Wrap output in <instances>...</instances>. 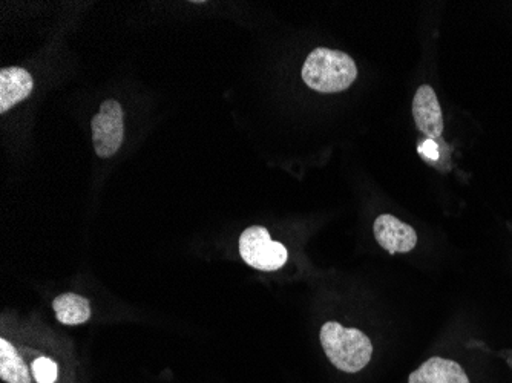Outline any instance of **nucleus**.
I'll return each instance as SVG.
<instances>
[{
  "label": "nucleus",
  "mask_w": 512,
  "mask_h": 383,
  "mask_svg": "<svg viewBox=\"0 0 512 383\" xmlns=\"http://www.w3.org/2000/svg\"><path fill=\"white\" fill-rule=\"evenodd\" d=\"M358 77L352 57L342 51L316 48L302 66V79L313 91L335 94L350 88Z\"/></svg>",
  "instance_id": "obj_1"
},
{
  "label": "nucleus",
  "mask_w": 512,
  "mask_h": 383,
  "mask_svg": "<svg viewBox=\"0 0 512 383\" xmlns=\"http://www.w3.org/2000/svg\"><path fill=\"white\" fill-rule=\"evenodd\" d=\"M321 345L329 361L344 373H359L373 356L368 336L358 328H345L338 322L322 325Z\"/></svg>",
  "instance_id": "obj_2"
},
{
  "label": "nucleus",
  "mask_w": 512,
  "mask_h": 383,
  "mask_svg": "<svg viewBox=\"0 0 512 383\" xmlns=\"http://www.w3.org/2000/svg\"><path fill=\"white\" fill-rule=\"evenodd\" d=\"M240 253L247 266L263 272H275L284 267L289 258L286 247L270 238L267 229L252 226L240 238Z\"/></svg>",
  "instance_id": "obj_3"
},
{
  "label": "nucleus",
  "mask_w": 512,
  "mask_h": 383,
  "mask_svg": "<svg viewBox=\"0 0 512 383\" xmlns=\"http://www.w3.org/2000/svg\"><path fill=\"white\" fill-rule=\"evenodd\" d=\"M92 143L100 158H109L119 151L125 137L123 109L117 100H106L91 122Z\"/></svg>",
  "instance_id": "obj_4"
},
{
  "label": "nucleus",
  "mask_w": 512,
  "mask_h": 383,
  "mask_svg": "<svg viewBox=\"0 0 512 383\" xmlns=\"http://www.w3.org/2000/svg\"><path fill=\"white\" fill-rule=\"evenodd\" d=\"M414 122L422 134L430 140L440 138L444 132V115L437 100L436 91L430 85L417 89L413 99Z\"/></svg>",
  "instance_id": "obj_5"
},
{
  "label": "nucleus",
  "mask_w": 512,
  "mask_h": 383,
  "mask_svg": "<svg viewBox=\"0 0 512 383\" xmlns=\"http://www.w3.org/2000/svg\"><path fill=\"white\" fill-rule=\"evenodd\" d=\"M376 239L388 253H408L416 247L417 235L413 227L402 223L393 215H381L375 221Z\"/></svg>",
  "instance_id": "obj_6"
},
{
  "label": "nucleus",
  "mask_w": 512,
  "mask_h": 383,
  "mask_svg": "<svg viewBox=\"0 0 512 383\" xmlns=\"http://www.w3.org/2000/svg\"><path fill=\"white\" fill-rule=\"evenodd\" d=\"M408 383H470V379L457 362L431 357L410 374Z\"/></svg>",
  "instance_id": "obj_7"
},
{
  "label": "nucleus",
  "mask_w": 512,
  "mask_h": 383,
  "mask_svg": "<svg viewBox=\"0 0 512 383\" xmlns=\"http://www.w3.org/2000/svg\"><path fill=\"white\" fill-rule=\"evenodd\" d=\"M33 77L23 68L0 71V112L4 114L33 92Z\"/></svg>",
  "instance_id": "obj_8"
},
{
  "label": "nucleus",
  "mask_w": 512,
  "mask_h": 383,
  "mask_svg": "<svg viewBox=\"0 0 512 383\" xmlns=\"http://www.w3.org/2000/svg\"><path fill=\"white\" fill-rule=\"evenodd\" d=\"M53 308L56 311L57 321L63 325L85 324L91 318L88 299L76 293L60 295L59 298L54 299Z\"/></svg>",
  "instance_id": "obj_9"
},
{
  "label": "nucleus",
  "mask_w": 512,
  "mask_h": 383,
  "mask_svg": "<svg viewBox=\"0 0 512 383\" xmlns=\"http://www.w3.org/2000/svg\"><path fill=\"white\" fill-rule=\"evenodd\" d=\"M0 379L7 383H31L27 364L10 342L0 341Z\"/></svg>",
  "instance_id": "obj_10"
},
{
  "label": "nucleus",
  "mask_w": 512,
  "mask_h": 383,
  "mask_svg": "<svg viewBox=\"0 0 512 383\" xmlns=\"http://www.w3.org/2000/svg\"><path fill=\"white\" fill-rule=\"evenodd\" d=\"M34 379L37 383H54L59 376V368L57 364L48 357H39L31 364Z\"/></svg>",
  "instance_id": "obj_11"
},
{
  "label": "nucleus",
  "mask_w": 512,
  "mask_h": 383,
  "mask_svg": "<svg viewBox=\"0 0 512 383\" xmlns=\"http://www.w3.org/2000/svg\"><path fill=\"white\" fill-rule=\"evenodd\" d=\"M419 152L428 160H437L439 158V146L433 140H427L424 145L419 146Z\"/></svg>",
  "instance_id": "obj_12"
}]
</instances>
